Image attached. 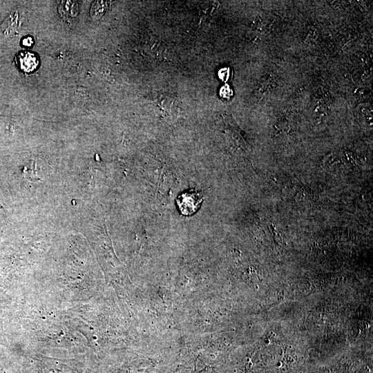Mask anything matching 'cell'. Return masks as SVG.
I'll return each mask as SVG.
<instances>
[{"label":"cell","mask_w":373,"mask_h":373,"mask_svg":"<svg viewBox=\"0 0 373 373\" xmlns=\"http://www.w3.org/2000/svg\"><path fill=\"white\" fill-rule=\"evenodd\" d=\"M202 196L196 191L182 193L176 199L177 205L182 215L193 214L199 208Z\"/></svg>","instance_id":"cell-1"},{"label":"cell","mask_w":373,"mask_h":373,"mask_svg":"<svg viewBox=\"0 0 373 373\" xmlns=\"http://www.w3.org/2000/svg\"><path fill=\"white\" fill-rule=\"evenodd\" d=\"M57 10L66 23H73L79 12V4L77 1H59L57 2Z\"/></svg>","instance_id":"cell-2"},{"label":"cell","mask_w":373,"mask_h":373,"mask_svg":"<svg viewBox=\"0 0 373 373\" xmlns=\"http://www.w3.org/2000/svg\"><path fill=\"white\" fill-rule=\"evenodd\" d=\"M17 60L20 69L26 73L35 70L39 65L37 57L34 53L28 51L20 52Z\"/></svg>","instance_id":"cell-3"},{"label":"cell","mask_w":373,"mask_h":373,"mask_svg":"<svg viewBox=\"0 0 373 373\" xmlns=\"http://www.w3.org/2000/svg\"><path fill=\"white\" fill-rule=\"evenodd\" d=\"M108 1H95L93 2L90 10V16L93 20H97L102 17L108 7Z\"/></svg>","instance_id":"cell-4"},{"label":"cell","mask_w":373,"mask_h":373,"mask_svg":"<svg viewBox=\"0 0 373 373\" xmlns=\"http://www.w3.org/2000/svg\"><path fill=\"white\" fill-rule=\"evenodd\" d=\"M23 171L25 178L30 181L34 182L41 181V178L37 173L36 163L33 160H30L24 166Z\"/></svg>","instance_id":"cell-5"},{"label":"cell","mask_w":373,"mask_h":373,"mask_svg":"<svg viewBox=\"0 0 373 373\" xmlns=\"http://www.w3.org/2000/svg\"><path fill=\"white\" fill-rule=\"evenodd\" d=\"M231 90L227 86V85L223 86L220 89V95L222 96V97L228 98L231 95Z\"/></svg>","instance_id":"cell-6"},{"label":"cell","mask_w":373,"mask_h":373,"mask_svg":"<svg viewBox=\"0 0 373 373\" xmlns=\"http://www.w3.org/2000/svg\"><path fill=\"white\" fill-rule=\"evenodd\" d=\"M229 69L228 68H222L218 72L219 77L222 81H227V79L229 77Z\"/></svg>","instance_id":"cell-7"},{"label":"cell","mask_w":373,"mask_h":373,"mask_svg":"<svg viewBox=\"0 0 373 373\" xmlns=\"http://www.w3.org/2000/svg\"><path fill=\"white\" fill-rule=\"evenodd\" d=\"M33 39L31 37H26L22 40V44L28 47H30L33 44Z\"/></svg>","instance_id":"cell-8"}]
</instances>
